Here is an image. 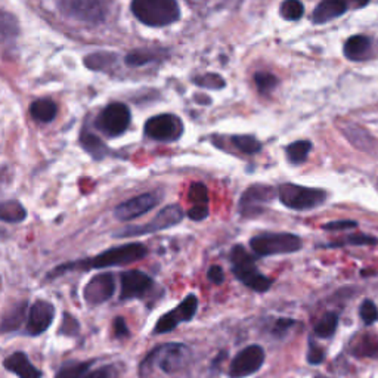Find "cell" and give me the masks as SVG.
I'll list each match as a JSON object with an SVG mask.
<instances>
[{
	"instance_id": "44dd1931",
	"label": "cell",
	"mask_w": 378,
	"mask_h": 378,
	"mask_svg": "<svg viewBox=\"0 0 378 378\" xmlns=\"http://www.w3.org/2000/svg\"><path fill=\"white\" fill-rule=\"evenodd\" d=\"M371 51V41L366 36H352L344 43V56L351 61H364Z\"/></svg>"
},
{
	"instance_id": "74e56055",
	"label": "cell",
	"mask_w": 378,
	"mask_h": 378,
	"mask_svg": "<svg viewBox=\"0 0 378 378\" xmlns=\"http://www.w3.org/2000/svg\"><path fill=\"white\" fill-rule=\"evenodd\" d=\"M324 351L320 346H316L313 340L309 342V351H307V362L311 365H320L324 362Z\"/></svg>"
},
{
	"instance_id": "ffe728a7",
	"label": "cell",
	"mask_w": 378,
	"mask_h": 378,
	"mask_svg": "<svg viewBox=\"0 0 378 378\" xmlns=\"http://www.w3.org/2000/svg\"><path fill=\"white\" fill-rule=\"evenodd\" d=\"M347 11V3L344 0H322L315 8L312 19L315 24H325L331 19L342 16Z\"/></svg>"
},
{
	"instance_id": "5bb4252c",
	"label": "cell",
	"mask_w": 378,
	"mask_h": 378,
	"mask_svg": "<svg viewBox=\"0 0 378 378\" xmlns=\"http://www.w3.org/2000/svg\"><path fill=\"white\" fill-rule=\"evenodd\" d=\"M160 201L155 194H142L139 197L132 198V200L124 201L115 208V217L118 221H133L136 217H141L142 214L148 213Z\"/></svg>"
},
{
	"instance_id": "277c9868",
	"label": "cell",
	"mask_w": 378,
	"mask_h": 378,
	"mask_svg": "<svg viewBox=\"0 0 378 378\" xmlns=\"http://www.w3.org/2000/svg\"><path fill=\"white\" fill-rule=\"evenodd\" d=\"M146 256V248L142 244H126L120 247L109 248V250L101 253L96 257L87 258L80 265H76L78 267H86V269H102V267L111 266H123L141 260Z\"/></svg>"
},
{
	"instance_id": "7bdbcfd3",
	"label": "cell",
	"mask_w": 378,
	"mask_h": 378,
	"mask_svg": "<svg viewBox=\"0 0 378 378\" xmlns=\"http://www.w3.org/2000/svg\"><path fill=\"white\" fill-rule=\"evenodd\" d=\"M114 334H115V337L129 335V330H127L126 321L123 320V318H120V316H118L117 320L114 321Z\"/></svg>"
},
{
	"instance_id": "8fae6325",
	"label": "cell",
	"mask_w": 378,
	"mask_h": 378,
	"mask_svg": "<svg viewBox=\"0 0 378 378\" xmlns=\"http://www.w3.org/2000/svg\"><path fill=\"white\" fill-rule=\"evenodd\" d=\"M265 362V351L260 346H248L238 353L230 366L231 378H245L260 370Z\"/></svg>"
},
{
	"instance_id": "d4e9b609",
	"label": "cell",
	"mask_w": 378,
	"mask_h": 378,
	"mask_svg": "<svg viewBox=\"0 0 378 378\" xmlns=\"http://www.w3.org/2000/svg\"><path fill=\"white\" fill-rule=\"evenodd\" d=\"M158 59H162V51L160 49H137L127 55L126 63L132 67H142L149 63H155Z\"/></svg>"
},
{
	"instance_id": "ee69618b",
	"label": "cell",
	"mask_w": 378,
	"mask_h": 378,
	"mask_svg": "<svg viewBox=\"0 0 378 378\" xmlns=\"http://www.w3.org/2000/svg\"><path fill=\"white\" fill-rule=\"evenodd\" d=\"M344 2L346 3H353L356 8H362V6H365L368 2H370V0H344Z\"/></svg>"
},
{
	"instance_id": "4316f807",
	"label": "cell",
	"mask_w": 378,
	"mask_h": 378,
	"mask_svg": "<svg viewBox=\"0 0 378 378\" xmlns=\"http://www.w3.org/2000/svg\"><path fill=\"white\" fill-rule=\"evenodd\" d=\"M312 149V144L309 141H297L287 146V157L293 164L303 163Z\"/></svg>"
},
{
	"instance_id": "7402d4cb",
	"label": "cell",
	"mask_w": 378,
	"mask_h": 378,
	"mask_svg": "<svg viewBox=\"0 0 378 378\" xmlns=\"http://www.w3.org/2000/svg\"><path fill=\"white\" fill-rule=\"evenodd\" d=\"M30 114L41 123H51L56 117V104L52 99H37L30 107Z\"/></svg>"
},
{
	"instance_id": "5b68a950",
	"label": "cell",
	"mask_w": 378,
	"mask_h": 378,
	"mask_svg": "<svg viewBox=\"0 0 378 378\" xmlns=\"http://www.w3.org/2000/svg\"><path fill=\"white\" fill-rule=\"evenodd\" d=\"M280 201L291 210L303 212L320 207L326 200V192L322 189L306 188L294 184H284L278 189Z\"/></svg>"
},
{
	"instance_id": "83f0119b",
	"label": "cell",
	"mask_w": 378,
	"mask_h": 378,
	"mask_svg": "<svg viewBox=\"0 0 378 378\" xmlns=\"http://www.w3.org/2000/svg\"><path fill=\"white\" fill-rule=\"evenodd\" d=\"M89 362H71L64 365L55 378H87L89 375Z\"/></svg>"
},
{
	"instance_id": "603a6c76",
	"label": "cell",
	"mask_w": 378,
	"mask_h": 378,
	"mask_svg": "<svg viewBox=\"0 0 378 378\" xmlns=\"http://www.w3.org/2000/svg\"><path fill=\"white\" fill-rule=\"evenodd\" d=\"M25 311H27V303H25V302H23V303H16L15 306H12L11 309H9V311L3 315L2 322H0V330L6 331V333L16 330V328L24 322Z\"/></svg>"
},
{
	"instance_id": "8992f818",
	"label": "cell",
	"mask_w": 378,
	"mask_h": 378,
	"mask_svg": "<svg viewBox=\"0 0 378 378\" xmlns=\"http://www.w3.org/2000/svg\"><path fill=\"white\" fill-rule=\"evenodd\" d=\"M252 250L260 257L290 254L302 248V240L294 234H262L252 238Z\"/></svg>"
},
{
	"instance_id": "d590c367",
	"label": "cell",
	"mask_w": 378,
	"mask_h": 378,
	"mask_svg": "<svg viewBox=\"0 0 378 378\" xmlns=\"http://www.w3.org/2000/svg\"><path fill=\"white\" fill-rule=\"evenodd\" d=\"M359 315L362 318L364 324L366 325H373L378 321V309L377 306L373 300H364L362 304H361V309H359Z\"/></svg>"
},
{
	"instance_id": "ab89813d",
	"label": "cell",
	"mask_w": 378,
	"mask_h": 378,
	"mask_svg": "<svg viewBox=\"0 0 378 378\" xmlns=\"http://www.w3.org/2000/svg\"><path fill=\"white\" fill-rule=\"evenodd\" d=\"M357 223L355 221H335L325 223L322 227L325 231H346V230H352V227H356Z\"/></svg>"
},
{
	"instance_id": "3957f363",
	"label": "cell",
	"mask_w": 378,
	"mask_h": 378,
	"mask_svg": "<svg viewBox=\"0 0 378 378\" xmlns=\"http://www.w3.org/2000/svg\"><path fill=\"white\" fill-rule=\"evenodd\" d=\"M232 272L245 287L252 288L256 293H266L271 290L272 281L258 272L256 260L243 245H235L231 253Z\"/></svg>"
},
{
	"instance_id": "8d00e7d4",
	"label": "cell",
	"mask_w": 378,
	"mask_h": 378,
	"mask_svg": "<svg viewBox=\"0 0 378 378\" xmlns=\"http://www.w3.org/2000/svg\"><path fill=\"white\" fill-rule=\"evenodd\" d=\"M198 86L210 87V89H222L225 86V80L219 74H205L198 77L194 80Z\"/></svg>"
},
{
	"instance_id": "ba28073f",
	"label": "cell",
	"mask_w": 378,
	"mask_h": 378,
	"mask_svg": "<svg viewBox=\"0 0 378 378\" xmlns=\"http://www.w3.org/2000/svg\"><path fill=\"white\" fill-rule=\"evenodd\" d=\"M131 109L124 104L114 102L109 104L104 111L99 114L96 126L108 136H118L127 131L131 124Z\"/></svg>"
},
{
	"instance_id": "30bf717a",
	"label": "cell",
	"mask_w": 378,
	"mask_h": 378,
	"mask_svg": "<svg viewBox=\"0 0 378 378\" xmlns=\"http://www.w3.org/2000/svg\"><path fill=\"white\" fill-rule=\"evenodd\" d=\"M276 195L275 188L267 185H253L247 189L240 200V213L244 217H257L265 212V207L269 204Z\"/></svg>"
},
{
	"instance_id": "e0dca14e",
	"label": "cell",
	"mask_w": 378,
	"mask_h": 378,
	"mask_svg": "<svg viewBox=\"0 0 378 378\" xmlns=\"http://www.w3.org/2000/svg\"><path fill=\"white\" fill-rule=\"evenodd\" d=\"M115 290L114 276L111 274H101L93 276L85 287V298L91 304H101L111 298Z\"/></svg>"
},
{
	"instance_id": "f1b7e54d",
	"label": "cell",
	"mask_w": 378,
	"mask_h": 378,
	"mask_svg": "<svg viewBox=\"0 0 378 378\" xmlns=\"http://www.w3.org/2000/svg\"><path fill=\"white\" fill-rule=\"evenodd\" d=\"M232 144L234 146L238 149V151H241L244 154H257L262 149V144L257 141L256 137L253 136H234L232 137Z\"/></svg>"
},
{
	"instance_id": "b9f144b4",
	"label": "cell",
	"mask_w": 378,
	"mask_h": 378,
	"mask_svg": "<svg viewBox=\"0 0 378 378\" xmlns=\"http://www.w3.org/2000/svg\"><path fill=\"white\" fill-rule=\"evenodd\" d=\"M207 276H208V280H210L213 284H217V285H219V284H222V282L225 281V274H223V269H222L221 266H217V265L212 266L210 269H208Z\"/></svg>"
},
{
	"instance_id": "cb8c5ba5",
	"label": "cell",
	"mask_w": 378,
	"mask_h": 378,
	"mask_svg": "<svg viewBox=\"0 0 378 378\" xmlns=\"http://www.w3.org/2000/svg\"><path fill=\"white\" fill-rule=\"evenodd\" d=\"M27 217L25 208L18 201H3L0 203V221L8 223L23 222Z\"/></svg>"
},
{
	"instance_id": "7a4b0ae2",
	"label": "cell",
	"mask_w": 378,
	"mask_h": 378,
	"mask_svg": "<svg viewBox=\"0 0 378 378\" xmlns=\"http://www.w3.org/2000/svg\"><path fill=\"white\" fill-rule=\"evenodd\" d=\"M132 12L149 27L170 25L181 16L176 0H132Z\"/></svg>"
},
{
	"instance_id": "6da1fadb",
	"label": "cell",
	"mask_w": 378,
	"mask_h": 378,
	"mask_svg": "<svg viewBox=\"0 0 378 378\" xmlns=\"http://www.w3.org/2000/svg\"><path fill=\"white\" fill-rule=\"evenodd\" d=\"M191 359L189 347L181 343H167L158 346L153 352L146 355L141 364V377L149 378L158 373L175 374L182 371Z\"/></svg>"
},
{
	"instance_id": "f35d334b",
	"label": "cell",
	"mask_w": 378,
	"mask_h": 378,
	"mask_svg": "<svg viewBox=\"0 0 378 378\" xmlns=\"http://www.w3.org/2000/svg\"><path fill=\"white\" fill-rule=\"evenodd\" d=\"M294 325V321L290 320V318H280L275 324H274V328H272V333L276 335V337H284V334L290 330V328Z\"/></svg>"
},
{
	"instance_id": "7c38bea8",
	"label": "cell",
	"mask_w": 378,
	"mask_h": 378,
	"mask_svg": "<svg viewBox=\"0 0 378 378\" xmlns=\"http://www.w3.org/2000/svg\"><path fill=\"white\" fill-rule=\"evenodd\" d=\"M198 309V298L191 294L188 296L185 300L179 304L175 311L163 315L154 326V334H166L173 331L175 328L182 324L191 321Z\"/></svg>"
},
{
	"instance_id": "52a82bcc",
	"label": "cell",
	"mask_w": 378,
	"mask_h": 378,
	"mask_svg": "<svg viewBox=\"0 0 378 378\" xmlns=\"http://www.w3.org/2000/svg\"><path fill=\"white\" fill-rule=\"evenodd\" d=\"M184 219V212L179 205H167L163 210L158 213L151 222L145 223L142 226H132L127 227V230H123L122 232L115 234V236L122 238V236H139V235H145V234H153L167 230V227H172L177 225Z\"/></svg>"
},
{
	"instance_id": "4fadbf2b",
	"label": "cell",
	"mask_w": 378,
	"mask_h": 378,
	"mask_svg": "<svg viewBox=\"0 0 378 378\" xmlns=\"http://www.w3.org/2000/svg\"><path fill=\"white\" fill-rule=\"evenodd\" d=\"M63 11L82 21L98 23L104 18V6L101 0H63Z\"/></svg>"
},
{
	"instance_id": "484cf974",
	"label": "cell",
	"mask_w": 378,
	"mask_h": 378,
	"mask_svg": "<svg viewBox=\"0 0 378 378\" xmlns=\"http://www.w3.org/2000/svg\"><path fill=\"white\" fill-rule=\"evenodd\" d=\"M338 326V315L335 312L325 313L315 325V334L320 338H330L334 335Z\"/></svg>"
},
{
	"instance_id": "4dcf8cb0",
	"label": "cell",
	"mask_w": 378,
	"mask_h": 378,
	"mask_svg": "<svg viewBox=\"0 0 378 378\" xmlns=\"http://www.w3.org/2000/svg\"><path fill=\"white\" fill-rule=\"evenodd\" d=\"M16 21L12 15L2 14L0 15V41H6L16 36Z\"/></svg>"
},
{
	"instance_id": "d6a6232c",
	"label": "cell",
	"mask_w": 378,
	"mask_h": 378,
	"mask_svg": "<svg viewBox=\"0 0 378 378\" xmlns=\"http://www.w3.org/2000/svg\"><path fill=\"white\" fill-rule=\"evenodd\" d=\"M356 352L362 356L377 357L378 356V338L371 337V335H365L361 342H357Z\"/></svg>"
},
{
	"instance_id": "f546056e",
	"label": "cell",
	"mask_w": 378,
	"mask_h": 378,
	"mask_svg": "<svg viewBox=\"0 0 378 378\" xmlns=\"http://www.w3.org/2000/svg\"><path fill=\"white\" fill-rule=\"evenodd\" d=\"M280 12L287 21H297V19L303 16L304 8L300 0H284Z\"/></svg>"
},
{
	"instance_id": "9c48e42d",
	"label": "cell",
	"mask_w": 378,
	"mask_h": 378,
	"mask_svg": "<svg viewBox=\"0 0 378 378\" xmlns=\"http://www.w3.org/2000/svg\"><path fill=\"white\" fill-rule=\"evenodd\" d=\"M145 133L155 141H176L184 133V123L173 114L155 115L145 123Z\"/></svg>"
},
{
	"instance_id": "60d3db41",
	"label": "cell",
	"mask_w": 378,
	"mask_h": 378,
	"mask_svg": "<svg viewBox=\"0 0 378 378\" xmlns=\"http://www.w3.org/2000/svg\"><path fill=\"white\" fill-rule=\"evenodd\" d=\"M115 375H117L115 368L108 365L104 368H99V370H96V371L89 373L87 378H115Z\"/></svg>"
},
{
	"instance_id": "836d02e7",
	"label": "cell",
	"mask_w": 378,
	"mask_h": 378,
	"mask_svg": "<svg viewBox=\"0 0 378 378\" xmlns=\"http://www.w3.org/2000/svg\"><path fill=\"white\" fill-rule=\"evenodd\" d=\"M82 144L85 145V148L87 149V151L91 153L93 157H96V158L104 157V154L107 151V149H105L107 146L101 141H99L98 137H95L91 133H83Z\"/></svg>"
},
{
	"instance_id": "e575fe53",
	"label": "cell",
	"mask_w": 378,
	"mask_h": 378,
	"mask_svg": "<svg viewBox=\"0 0 378 378\" xmlns=\"http://www.w3.org/2000/svg\"><path fill=\"white\" fill-rule=\"evenodd\" d=\"M378 244V240L374 236L370 235H349L346 238V240L335 243V244H330L328 247H342V245H375Z\"/></svg>"
},
{
	"instance_id": "ac0fdd59",
	"label": "cell",
	"mask_w": 378,
	"mask_h": 378,
	"mask_svg": "<svg viewBox=\"0 0 378 378\" xmlns=\"http://www.w3.org/2000/svg\"><path fill=\"white\" fill-rule=\"evenodd\" d=\"M189 201L192 204L188 212L189 219L200 222L208 216V191L203 184H192L189 189Z\"/></svg>"
},
{
	"instance_id": "1f68e13d",
	"label": "cell",
	"mask_w": 378,
	"mask_h": 378,
	"mask_svg": "<svg viewBox=\"0 0 378 378\" xmlns=\"http://www.w3.org/2000/svg\"><path fill=\"white\" fill-rule=\"evenodd\" d=\"M254 82H256L258 92L266 95V93H269L271 91H274V89L276 87L278 78L271 73H257L254 76Z\"/></svg>"
},
{
	"instance_id": "9a60e30c",
	"label": "cell",
	"mask_w": 378,
	"mask_h": 378,
	"mask_svg": "<svg viewBox=\"0 0 378 378\" xmlns=\"http://www.w3.org/2000/svg\"><path fill=\"white\" fill-rule=\"evenodd\" d=\"M154 285L153 280L141 271H129L122 274V300L144 297Z\"/></svg>"
},
{
	"instance_id": "2e32d148",
	"label": "cell",
	"mask_w": 378,
	"mask_h": 378,
	"mask_svg": "<svg viewBox=\"0 0 378 378\" xmlns=\"http://www.w3.org/2000/svg\"><path fill=\"white\" fill-rule=\"evenodd\" d=\"M55 315L54 306L46 300H37L28 313L27 321V333L30 335L43 334L52 324Z\"/></svg>"
},
{
	"instance_id": "d6986e66",
	"label": "cell",
	"mask_w": 378,
	"mask_h": 378,
	"mask_svg": "<svg viewBox=\"0 0 378 378\" xmlns=\"http://www.w3.org/2000/svg\"><path fill=\"white\" fill-rule=\"evenodd\" d=\"M3 365L8 371L14 373L19 378H42V373L28 361V357L23 352H16L9 356Z\"/></svg>"
}]
</instances>
